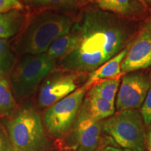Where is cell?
<instances>
[{
    "label": "cell",
    "mask_w": 151,
    "mask_h": 151,
    "mask_svg": "<svg viewBox=\"0 0 151 151\" xmlns=\"http://www.w3.org/2000/svg\"><path fill=\"white\" fill-rule=\"evenodd\" d=\"M79 36L77 48L63 58L62 67L76 73H91L127 48L137 35L127 18L101 9H91L73 27Z\"/></svg>",
    "instance_id": "6da1fadb"
},
{
    "label": "cell",
    "mask_w": 151,
    "mask_h": 151,
    "mask_svg": "<svg viewBox=\"0 0 151 151\" xmlns=\"http://www.w3.org/2000/svg\"><path fill=\"white\" fill-rule=\"evenodd\" d=\"M72 24V19L68 16L52 13L41 14L24 31L17 48L24 54L46 52L56 39L71 31Z\"/></svg>",
    "instance_id": "7a4b0ae2"
},
{
    "label": "cell",
    "mask_w": 151,
    "mask_h": 151,
    "mask_svg": "<svg viewBox=\"0 0 151 151\" xmlns=\"http://www.w3.org/2000/svg\"><path fill=\"white\" fill-rule=\"evenodd\" d=\"M7 133L14 151H48L51 147L41 117L32 109L19 111L9 122Z\"/></svg>",
    "instance_id": "3957f363"
},
{
    "label": "cell",
    "mask_w": 151,
    "mask_h": 151,
    "mask_svg": "<svg viewBox=\"0 0 151 151\" xmlns=\"http://www.w3.org/2000/svg\"><path fill=\"white\" fill-rule=\"evenodd\" d=\"M102 130L118 146L129 151H143L146 134L141 113L127 109L114 113L101 121Z\"/></svg>",
    "instance_id": "277c9868"
},
{
    "label": "cell",
    "mask_w": 151,
    "mask_h": 151,
    "mask_svg": "<svg viewBox=\"0 0 151 151\" xmlns=\"http://www.w3.org/2000/svg\"><path fill=\"white\" fill-rule=\"evenodd\" d=\"M55 63V60L46 52L24 55L11 73V84L16 94L23 97L32 92L50 73Z\"/></svg>",
    "instance_id": "5b68a950"
},
{
    "label": "cell",
    "mask_w": 151,
    "mask_h": 151,
    "mask_svg": "<svg viewBox=\"0 0 151 151\" xmlns=\"http://www.w3.org/2000/svg\"><path fill=\"white\" fill-rule=\"evenodd\" d=\"M90 88L84 84L58 102L48 107L43 115L48 132L54 137L65 135L72 127Z\"/></svg>",
    "instance_id": "8992f818"
},
{
    "label": "cell",
    "mask_w": 151,
    "mask_h": 151,
    "mask_svg": "<svg viewBox=\"0 0 151 151\" xmlns=\"http://www.w3.org/2000/svg\"><path fill=\"white\" fill-rule=\"evenodd\" d=\"M102 132L101 121L92 120L80 110L60 146L68 150L95 151L100 148Z\"/></svg>",
    "instance_id": "52a82bcc"
},
{
    "label": "cell",
    "mask_w": 151,
    "mask_h": 151,
    "mask_svg": "<svg viewBox=\"0 0 151 151\" xmlns=\"http://www.w3.org/2000/svg\"><path fill=\"white\" fill-rule=\"evenodd\" d=\"M150 87V77L140 71L127 73L122 77L116 98L118 111L142 106Z\"/></svg>",
    "instance_id": "ba28073f"
},
{
    "label": "cell",
    "mask_w": 151,
    "mask_h": 151,
    "mask_svg": "<svg viewBox=\"0 0 151 151\" xmlns=\"http://www.w3.org/2000/svg\"><path fill=\"white\" fill-rule=\"evenodd\" d=\"M151 67V16L147 19L128 46L121 65L122 75Z\"/></svg>",
    "instance_id": "9c48e42d"
},
{
    "label": "cell",
    "mask_w": 151,
    "mask_h": 151,
    "mask_svg": "<svg viewBox=\"0 0 151 151\" xmlns=\"http://www.w3.org/2000/svg\"><path fill=\"white\" fill-rule=\"evenodd\" d=\"M78 73H62L48 78L41 87L39 103L41 107H49L77 89Z\"/></svg>",
    "instance_id": "30bf717a"
},
{
    "label": "cell",
    "mask_w": 151,
    "mask_h": 151,
    "mask_svg": "<svg viewBox=\"0 0 151 151\" xmlns=\"http://www.w3.org/2000/svg\"><path fill=\"white\" fill-rule=\"evenodd\" d=\"M101 10L124 18H136L142 14L145 6L138 0H94Z\"/></svg>",
    "instance_id": "8fae6325"
},
{
    "label": "cell",
    "mask_w": 151,
    "mask_h": 151,
    "mask_svg": "<svg viewBox=\"0 0 151 151\" xmlns=\"http://www.w3.org/2000/svg\"><path fill=\"white\" fill-rule=\"evenodd\" d=\"M81 111L92 120L101 122L115 113V104L93 94H87L83 101Z\"/></svg>",
    "instance_id": "7c38bea8"
},
{
    "label": "cell",
    "mask_w": 151,
    "mask_h": 151,
    "mask_svg": "<svg viewBox=\"0 0 151 151\" xmlns=\"http://www.w3.org/2000/svg\"><path fill=\"white\" fill-rule=\"evenodd\" d=\"M128 51V47L105 62L96 70L90 73L86 85L90 88L94 83L104 79L118 78L122 75L121 65Z\"/></svg>",
    "instance_id": "4fadbf2b"
},
{
    "label": "cell",
    "mask_w": 151,
    "mask_h": 151,
    "mask_svg": "<svg viewBox=\"0 0 151 151\" xmlns=\"http://www.w3.org/2000/svg\"><path fill=\"white\" fill-rule=\"evenodd\" d=\"M79 42V36L73 29L69 33L56 39L50 45L46 54L53 60L65 58L77 48Z\"/></svg>",
    "instance_id": "5bb4252c"
},
{
    "label": "cell",
    "mask_w": 151,
    "mask_h": 151,
    "mask_svg": "<svg viewBox=\"0 0 151 151\" xmlns=\"http://www.w3.org/2000/svg\"><path fill=\"white\" fill-rule=\"evenodd\" d=\"M120 84V78L104 79L94 83L88 94L98 96L102 99L115 104V100Z\"/></svg>",
    "instance_id": "9a60e30c"
},
{
    "label": "cell",
    "mask_w": 151,
    "mask_h": 151,
    "mask_svg": "<svg viewBox=\"0 0 151 151\" xmlns=\"http://www.w3.org/2000/svg\"><path fill=\"white\" fill-rule=\"evenodd\" d=\"M21 24V16L16 10L0 14V39L14 36L20 29Z\"/></svg>",
    "instance_id": "2e32d148"
},
{
    "label": "cell",
    "mask_w": 151,
    "mask_h": 151,
    "mask_svg": "<svg viewBox=\"0 0 151 151\" xmlns=\"http://www.w3.org/2000/svg\"><path fill=\"white\" fill-rule=\"evenodd\" d=\"M16 107V100L9 83L2 73H0V116L11 114Z\"/></svg>",
    "instance_id": "e0dca14e"
},
{
    "label": "cell",
    "mask_w": 151,
    "mask_h": 151,
    "mask_svg": "<svg viewBox=\"0 0 151 151\" xmlns=\"http://www.w3.org/2000/svg\"><path fill=\"white\" fill-rule=\"evenodd\" d=\"M11 52L7 46L6 41L0 39V73H4L11 67Z\"/></svg>",
    "instance_id": "ac0fdd59"
},
{
    "label": "cell",
    "mask_w": 151,
    "mask_h": 151,
    "mask_svg": "<svg viewBox=\"0 0 151 151\" xmlns=\"http://www.w3.org/2000/svg\"><path fill=\"white\" fill-rule=\"evenodd\" d=\"M149 77H150V87L144 102L141 107V115L142 116L143 123L146 125H150L151 123V71Z\"/></svg>",
    "instance_id": "d6986e66"
},
{
    "label": "cell",
    "mask_w": 151,
    "mask_h": 151,
    "mask_svg": "<svg viewBox=\"0 0 151 151\" xmlns=\"http://www.w3.org/2000/svg\"><path fill=\"white\" fill-rule=\"evenodd\" d=\"M22 9L23 6L19 0H0V14Z\"/></svg>",
    "instance_id": "ffe728a7"
},
{
    "label": "cell",
    "mask_w": 151,
    "mask_h": 151,
    "mask_svg": "<svg viewBox=\"0 0 151 151\" xmlns=\"http://www.w3.org/2000/svg\"><path fill=\"white\" fill-rule=\"evenodd\" d=\"M0 151H14L8 133L0 124Z\"/></svg>",
    "instance_id": "44dd1931"
},
{
    "label": "cell",
    "mask_w": 151,
    "mask_h": 151,
    "mask_svg": "<svg viewBox=\"0 0 151 151\" xmlns=\"http://www.w3.org/2000/svg\"><path fill=\"white\" fill-rule=\"evenodd\" d=\"M36 1L45 4L57 6H69L74 5L76 2V0H36Z\"/></svg>",
    "instance_id": "7402d4cb"
},
{
    "label": "cell",
    "mask_w": 151,
    "mask_h": 151,
    "mask_svg": "<svg viewBox=\"0 0 151 151\" xmlns=\"http://www.w3.org/2000/svg\"><path fill=\"white\" fill-rule=\"evenodd\" d=\"M95 151H129V150H122V149L117 148V147L111 146H106L104 147H101V148L100 147V148H98L97 150H96Z\"/></svg>",
    "instance_id": "603a6c76"
},
{
    "label": "cell",
    "mask_w": 151,
    "mask_h": 151,
    "mask_svg": "<svg viewBox=\"0 0 151 151\" xmlns=\"http://www.w3.org/2000/svg\"><path fill=\"white\" fill-rule=\"evenodd\" d=\"M146 148L148 151H151V123L146 135Z\"/></svg>",
    "instance_id": "cb8c5ba5"
},
{
    "label": "cell",
    "mask_w": 151,
    "mask_h": 151,
    "mask_svg": "<svg viewBox=\"0 0 151 151\" xmlns=\"http://www.w3.org/2000/svg\"><path fill=\"white\" fill-rule=\"evenodd\" d=\"M138 1H139L141 4H142L144 5L145 4H147V3L150 2L151 0H138Z\"/></svg>",
    "instance_id": "d4e9b609"
},
{
    "label": "cell",
    "mask_w": 151,
    "mask_h": 151,
    "mask_svg": "<svg viewBox=\"0 0 151 151\" xmlns=\"http://www.w3.org/2000/svg\"><path fill=\"white\" fill-rule=\"evenodd\" d=\"M58 151H73V150H58Z\"/></svg>",
    "instance_id": "484cf974"
}]
</instances>
